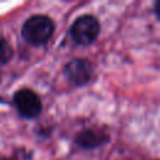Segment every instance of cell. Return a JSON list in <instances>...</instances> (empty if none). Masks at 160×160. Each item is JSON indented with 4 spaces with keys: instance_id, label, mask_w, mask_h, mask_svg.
<instances>
[{
    "instance_id": "52a82bcc",
    "label": "cell",
    "mask_w": 160,
    "mask_h": 160,
    "mask_svg": "<svg viewBox=\"0 0 160 160\" xmlns=\"http://www.w3.org/2000/svg\"><path fill=\"white\" fill-rule=\"evenodd\" d=\"M155 14H156L158 19L160 20V1H158V2L155 4Z\"/></svg>"
},
{
    "instance_id": "8992f818",
    "label": "cell",
    "mask_w": 160,
    "mask_h": 160,
    "mask_svg": "<svg viewBox=\"0 0 160 160\" xmlns=\"http://www.w3.org/2000/svg\"><path fill=\"white\" fill-rule=\"evenodd\" d=\"M12 54L14 52L11 45L5 39H0V65L9 62L10 59L12 58Z\"/></svg>"
},
{
    "instance_id": "9c48e42d",
    "label": "cell",
    "mask_w": 160,
    "mask_h": 160,
    "mask_svg": "<svg viewBox=\"0 0 160 160\" xmlns=\"http://www.w3.org/2000/svg\"><path fill=\"white\" fill-rule=\"evenodd\" d=\"M0 81H1V75H0Z\"/></svg>"
},
{
    "instance_id": "ba28073f",
    "label": "cell",
    "mask_w": 160,
    "mask_h": 160,
    "mask_svg": "<svg viewBox=\"0 0 160 160\" xmlns=\"http://www.w3.org/2000/svg\"><path fill=\"white\" fill-rule=\"evenodd\" d=\"M1 160H9V159H1Z\"/></svg>"
},
{
    "instance_id": "3957f363",
    "label": "cell",
    "mask_w": 160,
    "mask_h": 160,
    "mask_svg": "<svg viewBox=\"0 0 160 160\" xmlns=\"http://www.w3.org/2000/svg\"><path fill=\"white\" fill-rule=\"evenodd\" d=\"M14 104L19 112L28 119L36 118L41 111V101L39 96L29 90V89H21L14 95Z\"/></svg>"
},
{
    "instance_id": "277c9868",
    "label": "cell",
    "mask_w": 160,
    "mask_h": 160,
    "mask_svg": "<svg viewBox=\"0 0 160 160\" xmlns=\"http://www.w3.org/2000/svg\"><path fill=\"white\" fill-rule=\"evenodd\" d=\"M64 72L72 84L84 85L92 76V65L86 59H72L65 65Z\"/></svg>"
},
{
    "instance_id": "5b68a950",
    "label": "cell",
    "mask_w": 160,
    "mask_h": 160,
    "mask_svg": "<svg viewBox=\"0 0 160 160\" xmlns=\"http://www.w3.org/2000/svg\"><path fill=\"white\" fill-rule=\"evenodd\" d=\"M108 141V135L101 131L82 130L75 136V142L84 149H94Z\"/></svg>"
},
{
    "instance_id": "7a4b0ae2",
    "label": "cell",
    "mask_w": 160,
    "mask_h": 160,
    "mask_svg": "<svg viewBox=\"0 0 160 160\" xmlns=\"http://www.w3.org/2000/svg\"><path fill=\"white\" fill-rule=\"evenodd\" d=\"M100 32V24L92 15H82L75 20L70 28L72 40L80 45H89L94 42Z\"/></svg>"
},
{
    "instance_id": "6da1fadb",
    "label": "cell",
    "mask_w": 160,
    "mask_h": 160,
    "mask_svg": "<svg viewBox=\"0 0 160 160\" xmlns=\"http://www.w3.org/2000/svg\"><path fill=\"white\" fill-rule=\"evenodd\" d=\"M54 32V22L45 15H34L22 25V38L31 45L45 44Z\"/></svg>"
}]
</instances>
